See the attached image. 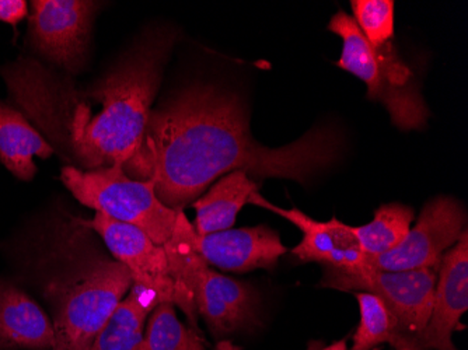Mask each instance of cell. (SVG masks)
Segmentation results:
<instances>
[{"mask_svg":"<svg viewBox=\"0 0 468 350\" xmlns=\"http://www.w3.org/2000/svg\"><path fill=\"white\" fill-rule=\"evenodd\" d=\"M341 152L343 138L331 126L313 128L286 146H262L250 133L249 112L238 93L196 83L152 110L141 149L123 171L133 180L154 181L165 207L184 210L234 171L306 184L335 164Z\"/></svg>","mask_w":468,"mask_h":350,"instance_id":"6da1fadb","label":"cell"},{"mask_svg":"<svg viewBox=\"0 0 468 350\" xmlns=\"http://www.w3.org/2000/svg\"><path fill=\"white\" fill-rule=\"evenodd\" d=\"M176 39L170 27L147 31L83 94L81 102L99 105L100 111L57 143L78 168L123 165L135 156Z\"/></svg>","mask_w":468,"mask_h":350,"instance_id":"7a4b0ae2","label":"cell"},{"mask_svg":"<svg viewBox=\"0 0 468 350\" xmlns=\"http://www.w3.org/2000/svg\"><path fill=\"white\" fill-rule=\"evenodd\" d=\"M133 284L130 270L117 260L104 257L73 275L44 284L55 331L54 350H90Z\"/></svg>","mask_w":468,"mask_h":350,"instance_id":"3957f363","label":"cell"},{"mask_svg":"<svg viewBox=\"0 0 468 350\" xmlns=\"http://www.w3.org/2000/svg\"><path fill=\"white\" fill-rule=\"evenodd\" d=\"M327 28L343 39V54L336 67L367 84V97L385 105L397 128L412 131L427 125L430 108L414 72L399 57L393 42L372 46L352 16L343 10L333 16Z\"/></svg>","mask_w":468,"mask_h":350,"instance_id":"277c9868","label":"cell"},{"mask_svg":"<svg viewBox=\"0 0 468 350\" xmlns=\"http://www.w3.org/2000/svg\"><path fill=\"white\" fill-rule=\"evenodd\" d=\"M60 181L84 207L135 226L157 246H165L175 233L181 209L165 207L157 198L154 181L128 177L122 164L90 171L65 165Z\"/></svg>","mask_w":468,"mask_h":350,"instance_id":"5b68a950","label":"cell"},{"mask_svg":"<svg viewBox=\"0 0 468 350\" xmlns=\"http://www.w3.org/2000/svg\"><path fill=\"white\" fill-rule=\"evenodd\" d=\"M438 270H378L364 267L357 270L324 268L320 284L343 292H364L385 302L396 320L404 341L420 344L432 314Z\"/></svg>","mask_w":468,"mask_h":350,"instance_id":"8992f818","label":"cell"},{"mask_svg":"<svg viewBox=\"0 0 468 350\" xmlns=\"http://www.w3.org/2000/svg\"><path fill=\"white\" fill-rule=\"evenodd\" d=\"M464 207L452 196H436L423 207L414 228L396 249L385 254L367 255V267L378 270H439L441 258L465 228Z\"/></svg>","mask_w":468,"mask_h":350,"instance_id":"52a82bcc","label":"cell"},{"mask_svg":"<svg viewBox=\"0 0 468 350\" xmlns=\"http://www.w3.org/2000/svg\"><path fill=\"white\" fill-rule=\"evenodd\" d=\"M100 5L90 0L31 2L28 23L34 51L68 72L78 73L88 57Z\"/></svg>","mask_w":468,"mask_h":350,"instance_id":"ba28073f","label":"cell"},{"mask_svg":"<svg viewBox=\"0 0 468 350\" xmlns=\"http://www.w3.org/2000/svg\"><path fill=\"white\" fill-rule=\"evenodd\" d=\"M96 231L115 260L133 276V284L154 292L160 302L176 305V286L170 275L167 255L151 237L135 226L118 222L104 213H94L90 220H78Z\"/></svg>","mask_w":468,"mask_h":350,"instance_id":"9c48e42d","label":"cell"},{"mask_svg":"<svg viewBox=\"0 0 468 350\" xmlns=\"http://www.w3.org/2000/svg\"><path fill=\"white\" fill-rule=\"evenodd\" d=\"M249 204L280 215L302 231L301 243L292 249V254L301 262H317L324 268L338 270H357L367 267V255L360 249L354 226L339 222L336 217L331 218L330 222H317L296 207L281 209L262 198L259 192L252 195Z\"/></svg>","mask_w":468,"mask_h":350,"instance_id":"30bf717a","label":"cell"},{"mask_svg":"<svg viewBox=\"0 0 468 350\" xmlns=\"http://www.w3.org/2000/svg\"><path fill=\"white\" fill-rule=\"evenodd\" d=\"M197 310L217 338L260 326L261 299L252 284L202 268L197 289Z\"/></svg>","mask_w":468,"mask_h":350,"instance_id":"8fae6325","label":"cell"},{"mask_svg":"<svg viewBox=\"0 0 468 350\" xmlns=\"http://www.w3.org/2000/svg\"><path fill=\"white\" fill-rule=\"evenodd\" d=\"M468 310V231L441 258L432 314L420 345L427 350H457L453 333Z\"/></svg>","mask_w":468,"mask_h":350,"instance_id":"7c38bea8","label":"cell"},{"mask_svg":"<svg viewBox=\"0 0 468 350\" xmlns=\"http://www.w3.org/2000/svg\"><path fill=\"white\" fill-rule=\"evenodd\" d=\"M196 246L209 267L234 273L272 270L278 260L288 252L280 234L268 226L196 236Z\"/></svg>","mask_w":468,"mask_h":350,"instance_id":"4fadbf2b","label":"cell"},{"mask_svg":"<svg viewBox=\"0 0 468 350\" xmlns=\"http://www.w3.org/2000/svg\"><path fill=\"white\" fill-rule=\"evenodd\" d=\"M51 318L20 286L0 279V350H54Z\"/></svg>","mask_w":468,"mask_h":350,"instance_id":"5bb4252c","label":"cell"},{"mask_svg":"<svg viewBox=\"0 0 468 350\" xmlns=\"http://www.w3.org/2000/svg\"><path fill=\"white\" fill-rule=\"evenodd\" d=\"M196 230L184 215L178 213L177 225L172 239L163 246L167 255L170 275L176 286V305L188 318L191 330L199 333L198 310H197V289L202 268L207 264L196 246Z\"/></svg>","mask_w":468,"mask_h":350,"instance_id":"9a60e30c","label":"cell"},{"mask_svg":"<svg viewBox=\"0 0 468 350\" xmlns=\"http://www.w3.org/2000/svg\"><path fill=\"white\" fill-rule=\"evenodd\" d=\"M255 192H259V184L244 171H234L220 178L193 204L197 212L194 226L197 236H207L233 228L241 207L249 204Z\"/></svg>","mask_w":468,"mask_h":350,"instance_id":"2e32d148","label":"cell"},{"mask_svg":"<svg viewBox=\"0 0 468 350\" xmlns=\"http://www.w3.org/2000/svg\"><path fill=\"white\" fill-rule=\"evenodd\" d=\"M54 147L9 105H0V162L21 181L36 177L34 157L48 159Z\"/></svg>","mask_w":468,"mask_h":350,"instance_id":"e0dca14e","label":"cell"},{"mask_svg":"<svg viewBox=\"0 0 468 350\" xmlns=\"http://www.w3.org/2000/svg\"><path fill=\"white\" fill-rule=\"evenodd\" d=\"M160 304L154 292L133 284L112 317L102 326L90 350H139L144 336V323Z\"/></svg>","mask_w":468,"mask_h":350,"instance_id":"ac0fdd59","label":"cell"},{"mask_svg":"<svg viewBox=\"0 0 468 350\" xmlns=\"http://www.w3.org/2000/svg\"><path fill=\"white\" fill-rule=\"evenodd\" d=\"M414 220V209L409 205H381L372 222L354 228L355 236L365 255L385 254L406 239Z\"/></svg>","mask_w":468,"mask_h":350,"instance_id":"d6986e66","label":"cell"},{"mask_svg":"<svg viewBox=\"0 0 468 350\" xmlns=\"http://www.w3.org/2000/svg\"><path fill=\"white\" fill-rule=\"evenodd\" d=\"M139 350H207L201 334L186 328L177 318L175 304L160 302L147 318Z\"/></svg>","mask_w":468,"mask_h":350,"instance_id":"ffe728a7","label":"cell"},{"mask_svg":"<svg viewBox=\"0 0 468 350\" xmlns=\"http://www.w3.org/2000/svg\"><path fill=\"white\" fill-rule=\"evenodd\" d=\"M354 296L359 304L360 318L351 350H373L380 345L394 346L404 341L385 302L364 292H355Z\"/></svg>","mask_w":468,"mask_h":350,"instance_id":"44dd1931","label":"cell"},{"mask_svg":"<svg viewBox=\"0 0 468 350\" xmlns=\"http://www.w3.org/2000/svg\"><path fill=\"white\" fill-rule=\"evenodd\" d=\"M394 5L393 0H352V18L372 46L393 39Z\"/></svg>","mask_w":468,"mask_h":350,"instance_id":"7402d4cb","label":"cell"},{"mask_svg":"<svg viewBox=\"0 0 468 350\" xmlns=\"http://www.w3.org/2000/svg\"><path fill=\"white\" fill-rule=\"evenodd\" d=\"M27 16L25 0H0V21L17 26Z\"/></svg>","mask_w":468,"mask_h":350,"instance_id":"603a6c76","label":"cell"},{"mask_svg":"<svg viewBox=\"0 0 468 350\" xmlns=\"http://www.w3.org/2000/svg\"><path fill=\"white\" fill-rule=\"evenodd\" d=\"M394 349L396 350H427L425 347L420 346L417 342H410V341H399L394 345Z\"/></svg>","mask_w":468,"mask_h":350,"instance_id":"cb8c5ba5","label":"cell"},{"mask_svg":"<svg viewBox=\"0 0 468 350\" xmlns=\"http://www.w3.org/2000/svg\"><path fill=\"white\" fill-rule=\"evenodd\" d=\"M215 350H241V347L234 346V345L229 341H220Z\"/></svg>","mask_w":468,"mask_h":350,"instance_id":"d4e9b609","label":"cell"}]
</instances>
